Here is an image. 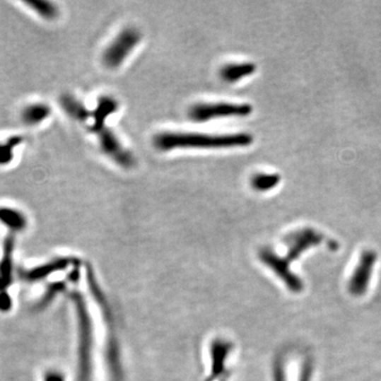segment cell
Masks as SVG:
<instances>
[{
  "label": "cell",
  "instance_id": "cell-1",
  "mask_svg": "<svg viewBox=\"0 0 381 381\" xmlns=\"http://www.w3.org/2000/svg\"><path fill=\"white\" fill-rule=\"evenodd\" d=\"M251 134H204L163 131L154 137V146L160 152L174 150H227L246 148L253 143Z\"/></svg>",
  "mask_w": 381,
  "mask_h": 381
},
{
  "label": "cell",
  "instance_id": "cell-2",
  "mask_svg": "<svg viewBox=\"0 0 381 381\" xmlns=\"http://www.w3.org/2000/svg\"><path fill=\"white\" fill-rule=\"evenodd\" d=\"M250 104L231 102L198 103L189 110L188 116L193 122L206 123L223 118H244L252 114Z\"/></svg>",
  "mask_w": 381,
  "mask_h": 381
},
{
  "label": "cell",
  "instance_id": "cell-3",
  "mask_svg": "<svg viewBox=\"0 0 381 381\" xmlns=\"http://www.w3.org/2000/svg\"><path fill=\"white\" fill-rule=\"evenodd\" d=\"M140 40H141V33L139 30L131 27L123 29L105 49L103 63L105 64L106 67L110 69L120 67L133 52L134 49L139 45Z\"/></svg>",
  "mask_w": 381,
  "mask_h": 381
},
{
  "label": "cell",
  "instance_id": "cell-4",
  "mask_svg": "<svg viewBox=\"0 0 381 381\" xmlns=\"http://www.w3.org/2000/svg\"><path fill=\"white\" fill-rule=\"evenodd\" d=\"M100 148L108 158L123 169H131L135 167L136 159L134 155L123 146L118 136L108 127L95 131Z\"/></svg>",
  "mask_w": 381,
  "mask_h": 381
},
{
  "label": "cell",
  "instance_id": "cell-5",
  "mask_svg": "<svg viewBox=\"0 0 381 381\" xmlns=\"http://www.w3.org/2000/svg\"><path fill=\"white\" fill-rule=\"evenodd\" d=\"M259 259L281 279L291 293H299L303 291V283L291 271L289 263L284 257H279L272 249L263 248L259 253Z\"/></svg>",
  "mask_w": 381,
  "mask_h": 381
},
{
  "label": "cell",
  "instance_id": "cell-6",
  "mask_svg": "<svg viewBox=\"0 0 381 381\" xmlns=\"http://www.w3.org/2000/svg\"><path fill=\"white\" fill-rule=\"evenodd\" d=\"M322 240V234L312 228H303L291 232L284 238L287 247L285 259L291 264V261L299 259L308 249L321 244Z\"/></svg>",
  "mask_w": 381,
  "mask_h": 381
},
{
  "label": "cell",
  "instance_id": "cell-7",
  "mask_svg": "<svg viewBox=\"0 0 381 381\" xmlns=\"http://www.w3.org/2000/svg\"><path fill=\"white\" fill-rule=\"evenodd\" d=\"M376 262L377 254L375 251L365 250L361 253L358 265L355 268L348 282V291L355 297H361L367 293Z\"/></svg>",
  "mask_w": 381,
  "mask_h": 381
},
{
  "label": "cell",
  "instance_id": "cell-8",
  "mask_svg": "<svg viewBox=\"0 0 381 381\" xmlns=\"http://www.w3.org/2000/svg\"><path fill=\"white\" fill-rule=\"evenodd\" d=\"M118 110V101L114 98L110 97V95H103V97L100 98L98 100L97 106L93 112H91L90 119L93 120V123L87 125V129L90 133L95 134L99 129L107 127L106 121L110 116L116 114Z\"/></svg>",
  "mask_w": 381,
  "mask_h": 381
},
{
  "label": "cell",
  "instance_id": "cell-9",
  "mask_svg": "<svg viewBox=\"0 0 381 381\" xmlns=\"http://www.w3.org/2000/svg\"><path fill=\"white\" fill-rule=\"evenodd\" d=\"M14 236L11 234L4 244L2 257L0 259V288L4 291L13 282V253H14Z\"/></svg>",
  "mask_w": 381,
  "mask_h": 381
},
{
  "label": "cell",
  "instance_id": "cell-10",
  "mask_svg": "<svg viewBox=\"0 0 381 381\" xmlns=\"http://www.w3.org/2000/svg\"><path fill=\"white\" fill-rule=\"evenodd\" d=\"M255 71H257V65L250 61L230 63L221 67L219 76L223 82L234 84V83L240 82L242 78L252 76Z\"/></svg>",
  "mask_w": 381,
  "mask_h": 381
},
{
  "label": "cell",
  "instance_id": "cell-11",
  "mask_svg": "<svg viewBox=\"0 0 381 381\" xmlns=\"http://www.w3.org/2000/svg\"><path fill=\"white\" fill-rule=\"evenodd\" d=\"M69 262L66 259H57L54 261L48 262L44 265L36 266L31 269L25 270L23 272V279L25 282H40L42 279L48 278L51 274H55L59 270L64 269Z\"/></svg>",
  "mask_w": 381,
  "mask_h": 381
},
{
  "label": "cell",
  "instance_id": "cell-12",
  "mask_svg": "<svg viewBox=\"0 0 381 381\" xmlns=\"http://www.w3.org/2000/svg\"><path fill=\"white\" fill-rule=\"evenodd\" d=\"M61 104L66 114L81 123H87L90 120L91 112L80 101L71 95H65L61 98Z\"/></svg>",
  "mask_w": 381,
  "mask_h": 381
},
{
  "label": "cell",
  "instance_id": "cell-13",
  "mask_svg": "<svg viewBox=\"0 0 381 381\" xmlns=\"http://www.w3.org/2000/svg\"><path fill=\"white\" fill-rule=\"evenodd\" d=\"M0 223L13 233H19L27 228L28 219L21 211L0 208Z\"/></svg>",
  "mask_w": 381,
  "mask_h": 381
},
{
  "label": "cell",
  "instance_id": "cell-14",
  "mask_svg": "<svg viewBox=\"0 0 381 381\" xmlns=\"http://www.w3.org/2000/svg\"><path fill=\"white\" fill-rule=\"evenodd\" d=\"M280 182L281 177L278 174L259 173L252 176L250 184L255 191L267 192L276 188Z\"/></svg>",
  "mask_w": 381,
  "mask_h": 381
},
{
  "label": "cell",
  "instance_id": "cell-15",
  "mask_svg": "<svg viewBox=\"0 0 381 381\" xmlns=\"http://www.w3.org/2000/svg\"><path fill=\"white\" fill-rule=\"evenodd\" d=\"M50 115V108L45 104H33L25 110L23 114V119L28 124H38L42 122L45 119L48 118Z\"/></svg>",
  "mask_w": 381,
  "mask_h": 381
},
{
  "label": "cell",
  "instance_id": "cell-16",
  "mask_svg": "<svg viewBox=\"0 0 381 381\" xmlns=\"http://www.w3.org/2000/svg\"><path fill=\"white\" fill-rule=\"evenodd\" d=\"M25 4L42 18L48 19V20L57 18V15H59V10L53 2L45 1V0L42 1V0H31V1H25Z\"/></svg>",
  "mask_w": 381,
  "mask_h": 381
},
{
  "label": "cell",
  "instance_id": "cell-17",
  "mask_svg": "<svg viewBox=\"0 0 381 381\" xmlns=\"http://www.w3.org/2000/svg\"><path fill=\"white\" fill-rule=\"evenodd\" d=\"M12 158V146L8 142L0 144V165L10 163Z\"/></svg>",
  "mask_w": 381,
  "mask_h": 381
},
{
  "label": "cell",
  "instance_id": "cell-18",
  "mask_svg": "<svg viewBox=\"0 0 381 381\" xmlns=\"http://www.w3.org/2000/svg\"><path fill=\"white\" fill-rule=\"evenodd\" d=\"M13 306L12 298L6 291H0V312H6Z\"/></svg>",
  "mask_w": 381,
  "mask_h": 381
},
{
  "label": "cell",
  "instance_id": "cell-19",
  "mask_svg": "<svg viewBox=\"0 0 381 381\" xmlns=\"http://www.w3.org/2000/svg\"><path fill=\"white\" fill-rule=\"evenodd\" d=\"M42 381H66L65 375L57 370H49L45 373Z\"/></svg>",
  "mask_w": 381,
  "mask_h": 381
},
{
  "label": "cell",
  "instance_id": "cell-20",
  "mask_svg": "<svg viewBox=\"0 0 381 381\" xmlns=\"http://www.w3.org/2000/svg\"><path fill=\"white\" fill-rule=\"evenodd\" d=\"M0 291H1V288H0Z\"/></svg>",
  "mask_w": 381,
  "mask_h": 381
}]
</instances>
